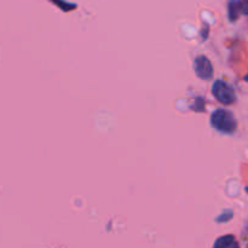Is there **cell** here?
<instances>
[{
    "label": "cell",
    "instance_id": "9",
    "mask_svg": "<svg viewBox=\"0 0 248 248\" xmlns=\"http://www.w3.org/2000/svg\"><path fill=\"white\" fill-rule=\"evenodd\" d=\"M246 80H248V77H246Z\"/></svg>",
    "mask_w": 248,
    "mask_h": 248
},
{
    "label": "cell",
    "instance_id": "6",
    "mask_svg": "<svg viewBox=\"0 0 248 248\" xmlns=\"http://www.w3.org/2000/svg\"><path fill=\"white\" fill-rule=\"evenodd\" d=\"M240 12L242 15H248V0H239Z\"/></svg>",
    "mask_w": 248,
    "mask_h": 248
},
{
    "label": "cell",
    "instance_id": "4",
    "mask_svg": "<svg viewBox=\"0 0 248 248\" xmlns=\"http://www.w3.org/2000/svg\"><path fill=\"white\" fill-rule=\"evenodd\" d=\"M235 237L232 235H224L216 241L213 248H230L235 244Z\"/></svg>",
    "mask_w": 248,
    "mask_h": 248
},
{
    "label": "cell",
    "instance_id": "8",
    "mask_svg": "<svg viewBox=\"0 0 248 248\" xmlns=\"http://www.w3.org/2000/svg\"><path fill=\"white\" fill-rule=\"evenodd\" d=\"M246 191H247V194H248V186L246 188Z\"/></svg>",
    "mask_w": 248,
    "mask_h": 248
},
{
    "label": "cell",
    "instance_id": "3",
    "mask_svg": "<svg viewBox=\"0 0 248 248\" xmlns=\"http://www.w3.org/2000/svg\"><path fill=\"white\" fill-rule=\"evenodd\" d=\"M194 70L196 75L202 80H210L213 77V65L211 61L206 56L201 55L195 58L194 62Z\"/></svg>",
    "mask_w": 248,
    "mask_h": 248
},
{
    "label": "cell",
    "instance_id": "2",
    "mask_svg": "<svg viewBox=\"0 0 248 248\" xmlns=\"http://www.w3.org/2000/svg\"><path fill=\"white\" fill-rule=\"evenodd\" d=\"M212 92L216 99L224 106H232L236 102V93H235L234 89L223 80H217L213 84Z\"/></svg>",
    "mask_w": 248,
    "mask_h": 248
},
{
    "label": "cell",
    "instance_id": "5",
    "mask_svg": "<svg viewBox=\"0 0 248 248\" xmlns=\"http://www.w3.org/2000/svg\"><path fill=\"white\" fill-rule=\"evenodd\" d=\"M240 12V4L239 0H230L229 1V18L230 21H236L239 18Z\"/></svg>",
    "mask_w": 248,
    "mask_h": 248
},
{
    "label": "cell",
    "instance_id": "7",
    "mask_svg": "<svg viewBox=\"0 0 248 248\" xmlns=\"http://www.w3.org/2000/svg\"><path fill=\"white\" fill-rule=\"evenodd\" d=\"M230 248H240V247H239V245H237V244H236V242H235V244H234V245H232V247H230Z\"/></svg>",
    "mask_w": 248,
    "mask_h": 248
},
{
    "label": "cell",
    "instance_id": "1",
    "mask_svg": "<svg viewBox=\"0 0 248 248\" xmlns=\"http://www.w3.org/2000/svg\"><path fill=\"white\" fill-rule=\"evenodd\" d=\"M211 125L224 135H232L237 128V121L232 111L217 109L211 116Z\"/></svg>",
    "mask_w": 248,
    "mask_h": 248
}]
</instances>
